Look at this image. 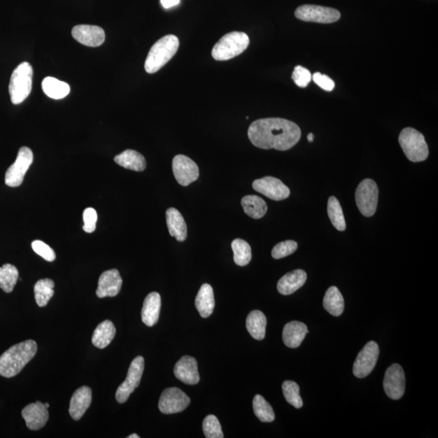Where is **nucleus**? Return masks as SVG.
Instances as JSON below:
<instances>
[{
	"instance_id": "cd10ccee",
	"label": "nucleus",
	"mask_w": 438,
	"mask_h": 438,
	"mask_svg": "<svg viewBox=\"0 0 438 438\" xmlns=\"http://www.w3.org/2000/svg\"><path fill=\"white\" fill-rule=\"evenodd\" d=\"M267 324V317L261 311L253 310L248 315L246 327L253 339L257 340L264 339Z\"/></svg>"
},
{
	"instance_id": "20e7f679",
	"label": "nucleus",
	"mask_w": 438,
	"mask_h": 438,
	"mask_svg": "<svg viewBox=\"0 0 438 438\" xmlns=\"http://www.w3.org/2000/svg\"><path fill=\"white\" fill-rule=\"evenodd\" d=\"M33 68L28 62H23L13 71L9 83V94L12 103H23L31 93Z\"/></svg>"
},
{
	"instance_id": "423d86ee",
	"label": "nucleus",
	"mask_w": 438,
	"mask_h": 438,
	"mask_svg": "<svg viewBox=\"0 0 438 438\" xmlns=\"http://www.w3.org/2000/svg\"><path fill=\"white\" fill-rule=\"evenodd\" d=\"M399 141L407 160L412 162L425 161L430 151L425 136L412 128H406L400 132Z\"/></svg>"
},
{
	"instance_id": "f03ea898",
	"label": "nucleus",
	"mask_w": 438,
	"mask_h": 438,
	"mask_svg": "<svg viewBox=\"0 0 438 438\" xmlns=\"http://www.w3.org/2000/svg\"><path fill=\"white\" fill-rule=\"evenodd\" d=\"M38 351L37 343L27 340L8 349L0 356V376L13 378L22 372Z\"/></svg>"
},
{
	"instance_id": "4be33fe9",
	"label": "nucleus",
	"mask_w": 438,
	"mask_h": 438,
	"mask_svg": "<svg viewBox=\"0 0 438 438\" xmlns=\"http://www.w3.org/2000/svg\"><path fill=\"white\" fill-rule=\"evenodd\" d=\"M161 310V297L157 292H151L147 295L141 310V319L147 327H154L160 318Z\"/></svg>"
},
{
	"instance_id": "5701e85b",
	"label": "nucleus",
	"mask_w": 438,
	"mask_h": 438,
	"mask_svg": "<svg viewBox=\"0 0 438 438\" xmlns=\"http://www.w3.org/2000/svg\"><path fill=\"white\" fill-rule=\"evenodd\" d=\"M306 280L307 274L305 271L302 269H295L279 279L277 285L278 291L284 295L293 294L304 286Z\"/></svg>"
},
{
	"instance_id": "79ce46f5",
	"label": "nucleus",
	"mask_w": 438,
	"mask_h": 438,
	"mask_svg": "<svg viewBox=\"0 0 438 438\" xmlns=\"http://www.w3.org/2000/svg\"><path fill=\"white\" fill-rule=\"evenodd\" d=\"M84 226L83 230L87 233L94 232L96 230V222L98 220V213L94 208H87L83 213Z\"/></svg>"
},
{
	"instance_id": "ea45409f",
	"label": "nucleus",
	"mask_w": 438,
	"mask_h": 438,
	"mask_svg": "<svg viewBox=\"0 0 438 438\" xmlns=\"http://www.w3.org/2000/svg\"><path fill=\"white\" fill-rule=\"evenodd\" d=\"M292 78L299 87L305 88L307 87L311 80H312V74L302 66H297L294 69Z\"/></svg>"
},
{
	"instance_id": "de8ad7c7",
	"label": "nucleus",
	"mask_w": 438,
	"mask_h": 438,
	"mask_svg": "<svg viewBox=\"0 0 438 438\" xmlns=\"http://www.w3.org/2000/svg\"><path fill=\"white\" fill-rule=\"evenodd\" d=\"M45 407H48V409H49L50 404H48V402H45V404H44Z\"/></svg>"
},
{
	"instance_id": "6e6552de",
	"label": "nucleus",
	"mask_w": 438,
	"mask_h": 438,
	"mask_svg": "<svg viewBox=\"0 0 438 438\" xmlns=\"http://www.w3.org/2000/svg\"><path fill=\"white\" fill-rule=\"evenodd\" d=\"M295 16L303 22L331 24L338 22L341 14L332 8L305 4L295 10Z\"/></svg>"
},
{
	"instance_id": "c03bdc74",
	"label": "nucleus",
	"mask_w": 438,
	"mask_h": 438,
	"mask_svg": "<svg viewBox=\"0 0 438 438\" xmlns=\"http://www.w3.org/2000/svg\"><path fill=\"white\" fill-rule=\"evenodd\" d=\"M181 0H161L162 7L166 9L174 7L176 5L179 4Z\"/></svg>"
},
{
	"instance_id": "9d476101",
	"label": "nucleus",
	"mask_w": 438,
	"mask_h": 438,
	"mask_svg": "<svg viewBox=\"0 0 438 438\" xmlns=\"http://www.w3.org/2000/svg\"><path fill=\"white\" fill-rule=\"evenodd\" d=\"M34 154L28 147H22L18 151L16 161L10 166L5 174V183L12 188L18 187L23 183L25 174L33 164Z\"/></svg>"
},
{
	"instance_id": "39448f33",
	"label": "nucleus",
	"mask_w": 438,
	"mask_h": 438,
	"mask_svg": "<svg viewBox=\"0 0 438 438\" xmlns=\"http://www.w3.org/2000/svg\"><path fill=\"white\" fill-rule=\"evenodd\" d=\"M249 45V38L246 33H229L218 41L212 50L213 58L225 61L242 54Z\"/></svg>"
},
{
	"instance_id": "ddd939ff",
	"label": "nucleus",
	"mask_w": 438,
	"mask_h": 438,
	"mask_svg": "<svg viewBox=\"0 0 438 438\" xmlns=\"http://www.w3.org/2000/svg\"><path fill=\"white\" fill-rule=\"evenodd\" d=\"M383 386L390 399L398 400L404 395L406 379L404 369L398 364L392 365L385 374Z\"/></svg>"
},
{
	"instance_id": "4c0bfd02",
	"label": "nucleus",
	"mask_w": 438,
	"mask_h": 438,
	"mask_svg": "<svg viewBox=\"0 0 438 438\" xmlns=\"http://www.w3.org/2000/svg\"><path fill=\"white\" fill-rule=\"evenodd\" d=\"M203 432L207 438H223V432L220 423L217 417L213 415H209L203 421Z\"/></svg>"
},
{
	"instance_id": "7c9ffc66",
	"label": "nucleus",
	"mask_w": 438,
	"mask_h": 438,
	"mask_svg": "<svg viewBox=\"0 0 438 438\" xmlns=\"http://www.w3.org/2000/svg\"><path fill=\"white\" fill-rule=\"evenodd\" d=\"M42 87L45 95L55 100L62 99L70 93L69 84L50 76L43 80Z\"/></svg>"
},
{
	"instance_id": "0eeeda50",
	"label": "nucleus",
	"mask_w": 438,
	"mask_h": 438,
	"mask_svg": "<svg viewBox=\"0 0 438 438\" xmlns=\"http://www.w3.org/2000/svg\"><path fill=\"white\" fill-rule=\"evenodd\" d=\"M379 190L374 181L365 179L360 183L355 191V202L365 217L374 215L379 203Z\"/></svg>"
},
{
	"instance_id": "58836bf2",
	"label": "nucleus",
	"mask_w": 438,
	"mask_h": 438,
	"mask_svg": "<svg viewBox=\"0 0 438 438\" xmlns=\"http://www.w3.org/2000/svg\"><path fill=\"white\" fill-rule=\"evenodd\" d=\"M298 248V243L294 241H283L273 248L271 255L274 259H281L292 255Z\"/></svg>"
},
{
	"instance_id": "f8f14e48",
	"label": "nucleus",
	"mask_w": 438,
	"mask_h": 438,
	"mask_svg": "<svg viewBox=\"0 0 438 438\" xmlns=\"http://www.w3.org/2000/svg\"><path fill=\"white\" fill-rule=\"evenodd\" d=\"M380 351L378 344L370 341L360 351L353 365V374L358 379L369 376L378 362Z\"/></svg>"
},
{
	"instance_id": "1a4fd4ad",
	"label": "nucleus",
	"mask_w": 438,
	"mask_h": 438,
	"mask_svg": "<svg viewBox=\"0 0 438 438\" xmlns=\"http://www.w3.org/2000/svg\"><path fill=\"white\" fill-rule=\"evenodd\" d=\"M145 369V360L142 356H137L129 369L128 375L123 383L117 389L115 398L120 404H125L130 395L139 386Z\"/></svg>"
},
{
	"instance_id": "c9c22d12",
	"label": "nucleus",
	"mask_w": 438,
	"mask_h": 438,
	"mask_svg": "<svg viewBox=\"0 0 438 438\" xmlns=\"http://www.w3.org/2000/svg\"><path fill=\"white\" fill-rule=\"evenodd\" d=\"M253 411L257 418L262 422H273L275 419L274 411L271 404L262 395L254 397Z\"/></svg>"
},
{
	"instance_id": "f3484780",
	"label": "nucleus",
	"mask_w": 438,
	"mask_h": 438,
	"mask_svg": "<svg viewBox=\"0 0 438 438\" xmlns=\"http://www.w3.org/2000/svg\"><path fill=\"white\" fill-rule=\"evenodd\" d=\"M123 280L117 269H109L101 274L96 295L99 298L114 297L120 292Z\"/></svg>"
},
{
	"instance_id": "412c9836",
	"label": "nucleus",
	"mask_w": 438,
	"mask_h": 438,
	"mask_svg": "<svg viewBox=\"0 0 438 438\" xmlns=\"http://www.w3.org/2000/svg\"><path fill=\"white\" fill-rule=\"evenodd\" d=\"M308 333L309 330L306 325L294 320V322L286 324L283 328V343L290 348H297L302 344Z\"/></svg>"
},
{
	"instance_id": "c85d7f7f",
	"label": "nucleus",
	"mask_w": 438,
	"mask_h": 438,
	"mask_svg": "<svg viewBox=\"0 0 438 438\" xmlns=\"http://www.w3.org/2000/svg\"><path fill=\"white\" fill-rule=\"evenodd\" d=\"M323 306L329 313L339 317L344 310V299L338 288L330 287L325 293L323 299Z\"/></svg>"
},
{
	"instance_id": "393cba45",
	"label": "nucleus",
	"mask_w": 438,
	"mask_h": 438,
	"mask_svg": "<svg viewBox=\"0 0 438 438\" xmlns=\"http://www.w3.org/2000/svg\"><path fill=\"white\" fill-rule=\"evenodd\" d=\"M196 308L203 318H207L215 309V295L210 284L205 283L201 287L195 299Z\"/></svg>"
},
{
	"instance_id": "4468645a",
	"label": "nucleus",
	"mask_w": 438,
	"mask_h": 438,
	"mask_svg": "<svg viewBox=\"0 0 438 438\" xmlns=\"http://www.w3.org/2000/svg\"><path fill=\"white\" fill-rule=\"evenodd\" d=\"M172 170L178 183L190 185L199 177V168L195 161L185 155H176L172 161Z\"/></svg>"
},
{
	"instance_id": "a19ab883",
	"label": "nucleus",
	"mask_w": 438,
	"mask_h": 438,
	"mask_svg": "<svg viewBox=\"0 0 438 438\" xmlns=\"http://www.w3.org/2000/svg\"><path fill=\"white\" fill-rule=\"evenodd\" d=\"M32 248L38 255L42 257L45 261L52 262H54L56 258L55 253L53 249L43 241H34L32 243Z\"/></svg>"
},
{
	"instance_id": "37998d69",
	"label": "nucleus",
	"mask_w": 438,
	"mask_h": 438,
	"mask_svg": "<svg viewBox=\"0 0 438 438\" xmlns=\"http://www.w3.org/2000/svg\"><path fill=\"white\" fill-rule=\"evenodd\" d=\"M312 78L319 87L325 91H332L335 87L334 81L331 80L328 76L320 73H315Z\"/></svg>"
},
{
	"instance_id": "a878e982",
	"label": "nucleus",
	"mask_w": 438,
	"mask_h": 438,
	"mask_svg": "<svg viewBox=\"0 0 438 438\" xmlns=\"http://www.w3.org/2000/svg\"><path fill=\"white\" fill-rule=\"evenodd\" d=\"M117 164L135 171H142L146 169V161L145 157L140 153L127 150L116 155L114 159Z\"/></svg>"
},
{
	"instance_id": "c756f323",
	"label": "nucleus",
	"mask_w": 438,
	"mask_h": 438,
	"mask_svg": "<svg viewBox=\"0 0 438 438\" xmlns=\"http://www.w3.org/2000/svg\"><path fill=\"white\" fill-rule=\"evenodd\" d=\"M241 205L246 215L254 219L263 218L266 216L268 210L267 202L256 195L243 197L241 200Z\"/></svg>"
},
{
	"instance_id": "f704fd0d",
	"label": "nucleus",
	"mask_w": 438,
	"mask_h": 438,
	"mask_svg": "<svg viewBox=\"0 0 438 438\" xmlns=\"http://www.w3.org/2000/svg\"><path fill=\"white\" fill-rule=\"evenodd\" d=\"M328 216L334 227L339 232L346 230V222L342 206L335 197H330L327 205Z\"/></svg>"
},
{
	"instance_id": "dca6fc26",
	"label": "nucleus",
	"mask_w": 438,
	"mask_h": 438,
	"mask_svg": "<svg viewBox=\"0 0 438 438\" xmlns=\"http://www.w3.org/2000/svg\"><path fill=\"white\" fill-rule=\"evenodd\" d=\"M72 35L78 43L90 48L99 47L105 41L104 30L96 25H76L72 30Z\"/></svg>"
},
{
	"instance_id": "a18cd8bd",
	"label": "nucleus",
	"mask_w": 438,
	"mask_h": 438,
	"mask_svg": "<svg viewBox=\"0 0 438 438\" xmlns=\"http://www.w3.org/2000/svg\"><path fill=\"white\" fill-rule=\"evenodd\" d=\"M307 137H308V141L309 142H313V140H314V135L313 134H309Z\"/></svg>"
},
{
	"instance_id": "2f4dec72",
	"label": "nucleus",
	"mask_w": 438,
	"mask_h": 438,
	"mask_svg": "<svg viewBox=\"0 0 438 438\" xmlns=\"http://www.w3.org/2000/svg\"><path fill=\"white\" fill-rule=\"evenodd\" d=\"M55 283L50 278L40 279L34 286L35 300L39 307H45L52 298L55 291Z\"/></svg>"
},
{
	"instance_id": "aec40b11",
	"label": "nucleus",
	"mask_w": 438,
	"mask_h": 438,
	"mask_svg": "<svg viewBox=\"0 0 438 438\" xmlns=\"http://www.w3.org/2000/svg\"><path fill=\"white\" fill-rule=\"evenodd\" d=\"M92 402V390L89 386L80 387L74 392L70 400L69 414L75 421H79L89 409Z\"/></svg>"
},
{
	"instance_id": "a211bd4d",
	"label": "nucleus",
	"mask_w": 438,
	"mask_h": 438,
	"mask_svg": "<svg viewBox=\"0 0 438 438\" xmlns=\"http://www.w3.org/2000/svg\"><path fill=\"white\" fill-rule=\"evenodd\" d=\"M48 407L43 402H36L25 407L22 415L30 430H38L47 424L49 420Z\"/></svg>"
},
{
	"instance_id": "9b49d317",
	"label": "nucleus",
	"mask_w": 438,
	"mask_h": 438,
	"mask_svg": "<svg viewBox=\"0 0 438 438\" xmlns=\"http://www.w3.org/2000/svg\"><path fill=\"white\" fill-rule=\"evenodd\" d=\"M190 399L177 387L167 388L161 395L159 409L162 414L170 415L185 411L190 404Z\"/></svg>"
},
{
	"instance_id": "f257e3e1",
	"label": "nucleus",
	"mask_w": 438,
	"mask_h": 438,
	"mask_svg": "<svg viewBox=\"0 0 438 438\" xmlns=\"http://www.w3.org/2000/svg\"><path fill=\"white\" fill-rule=\"evenodd\" d=\"M253 146L263 150L285 151L292 149L302 137L299 127L281 118H267L254 121L248 130Z\"/></svg>"
},
{
	"instance_id": "2eb2a0df",
	"label": "nucleus",
	"mask_w": 438,
	"mask_h": 438,
	"mask_svg": "<svg viewBox=\"0 0 438 438\" xmlns=\"http://www.w3.org/2000/svg\"><path fill=\"white\" fill-rule=\"evenodd\" d=\"M253 190L274 201H283L289 197L290 190L284 183L273 176H266L253 183Z\"/></svg>"
},
{
	"instance_id": "bb28decb",
	"label": "nucleus",
	"mask_w": 438,
	"mask_h": 438,
	"mask_svg": "<svg viewBox=\"0 0 438 438\" xmlns=\"http://www.w3.org/2000/svg\"><path fill=\"white\" fill-rule=\"evenodd\" d=\"M116 334V329L113 323L106 320L100 323L94 330L92 343L94 347L104 349L112 342Z\"/></svg>"
},
{
	"instance_id": "e433bc0d",
	"label": "nucleus",
	"mask_w": 438,
	"mask_h": 438,
	"mask_svg": "<svg viewBox=\"0 0 438 438\" xmlns=\"http://www.w3.org/2000/svg\"><path fill=\"white\" fill-rule=\"evenodd\" d=\"M283 392L285 399L288 404L295 409H299L303 407V400L299 395V387L292 381H286L283 383Z\"/></svg>"
},
{
	"instance_id": "7ed1b4c3",
	"label": "nucleus",
	"mask_w": 438,
	"mask_h": 438,
	"mask_svg": "<svg viewBox=\"0 0 438 438\" xmlns=\"http://www.w3.org/2000/svg\"><path fill=\"white\" fill-rule=\"evenodd\" d=\"M180 47V41L175 35H166L151 48L145 63L148 73L153 74L160 71L174 57Z\"/></svg>"
},
{
	"instance_id": "b1692460",
	"label": "nucleus",
	"mask_w": 438,
	"mask_h": 438,
	"mask_svg": "<svg viewBox=\"0 0 438 438\" xmlns=\"http://www.w3.org/2000/svg\"><path fill=\"white\" fill-rule=\"evenodd\" d=\"M167 224L170 235L178 241H185L188 236V227L185 218L176 208H170L166 212Z\"/></svg>"
},
{
	"instance_id": "6ab92c4d",
	"label": "nucleus",
	"mask_w": 438,
	"mask_h": 438,
	"mask_svg": "<svg viewBox=\"0 0 438 438\" xmlns=\"http://www.w3.org/2000/svg\"><path fill=\"white\" fill-rule=\"evenodd\" d=\"M174 374L178 380L187 385H197L200 381L197 360L190 355H185L178 361L174 368Z\"/></svg>"
},
{
	"instance_id": "473e14b6",
	"label": "nucleus",
	"mask_w": 438,
	"mask_h": 438,
	"mask_svg": "<svg viewBox=\"0 0 438 438\" xmlns=\"http://www.w3.org/2000/svg\"><path fill=\"white\" fill-rule=\"evenodd\" d=\"M234 262L239 267H246L251 262L252 249L248 243L241 239H236L232 243Z\"/></svg>"
},
{
	"instance_id": "49530a36",
	"label": "nucleus",
	"mask_w": 438,
	"mask_h": 438,
	"mask_svg": "<svg viewBox=\"0 0 438 438\" xmlns=\"http://www.w3.org/2000/svg\"><path fill=\"white\" fill-rule=\"evenodd\" d=\"M129 438H139L140 437L139 435H132L128 437Z\"/></svg>"
},
{
	"instance_id": "72a5a7b5",
	"label": "nucleus",
	"mask_w": 438,
	"mask_h": 438,
	"mask_svg": "<svg viewBox=\"0 0 438 438\" xmlns=\"http://www.w3.org/2000/svg\"><path fill=\"white\" fill-rule=\"evenodd\" d=\"M19 278L18 269L11 264L0 267V288L6 293H11Z\"/></svg>"
}]
</instances>
